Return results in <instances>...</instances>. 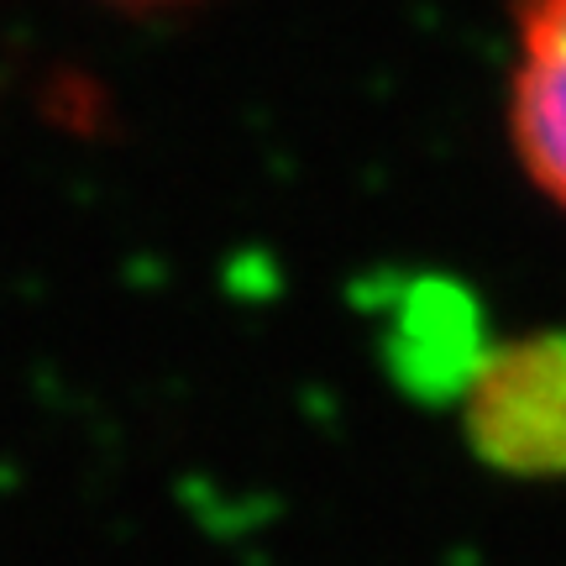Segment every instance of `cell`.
Wrapping results in <instances>:
<instances>
[{
	"label": "cell",
	"instance_id": "obj_1",
	"mask_svg": "<svg viewBox=\"0 0 566 566\" xmlns=\"http://www.w3.org/2000/svg\"><path fill=\"white\" fill-rule=\"evenodd\" d=\"M462 430L509 478H566V331L509 336L467 367Z\"/></svg>",
	"mask_w": 566,
	"mask_h": 566
},
{
	"label": "cell",
	"instance_id": "obj_2",
	"mask_svg": "<svg viewBox=\"0 0 566 566\" xmlns=\"http://www.w3.org/2000/svg\"><path fill=\"white\" fill-rule=\"evenodd\" d=\"M509 147L535 195L566 216V0L514 6Z\"/></svg>",
	"mask_w": 566,
	"mask_h": 566
},
{
	"label": "cell",
	"instance_id": "obj_3",
	"mask_svg": "<svg viewBox=\"0 0 566 566\" xmlns=\"http://www.w3.org/2000/svg\"><path fill=\"white\" fill-rule=\"evenodd\" d=\"M116 6H174V0H116Z\"/></svg>",
	"mask_w": 566,
	"mask_h": 566
}]
</instances>
